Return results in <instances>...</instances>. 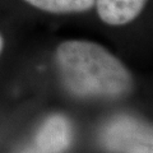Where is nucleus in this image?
Here are the masks:
<instances>
[{"instance_id":"39448f33","label":"nucleus","mask_w":153,"mask_h":153,"mask_svg":"<svg viewBox=\"0 0 153 153\" xmlns=\"http://www.w3.org/2000/svg\"><path fill=\"white\" fill-rule=\"evenodd\" d=\"M32 7L49 13H80L89 10L94 5V0H25Z\"/></svg>"},{"instance_id":"0eeeda50","label":"nucleus","mask_w":153,"mask_h":153,"mask_svg":"<svg viewBox=\"0 0 153 153\" xmlns=\"http://www.w3.org/2000/svg\"><path fill=\"white\" fill-rule=\"evenodd\" d=\"M23 153H38V152H36V151H25Z\"/></svg>"},{"instance_id":"423d86ee","label":"nucleus","mask_w":153,"mask_h":153,"mask_svg":"<svg viewBox=\"0 0 153 153\" xmlns=\"http://www.w3.org/2000/svg\"><path fill=\"white\" fill-rule=\"evenodd\" d=\"M3 47H4V38L1 35H0V52L3 51Z\"/></svg>"},{"instance_id":"f257e3e1","label":"nucleus","mask_w":153,"mask_h":153,"mask_svg":"<svg viewBox=\"0 0 153 153\" xmlns=\"http://www.w3.org/2000/svg\"><path fill=\"white\" fill-rule=\"evenodd\" d=\"M55 61L64 88L75 97L115 100L133 88L126 66L96 42L65 41L57 46Z\"/></svg>"},{"instance_id":"20e7f679","label":"nucleus","mask_w":153,"mask_h":153,"mask_svg":"<svg viewBox=\"0 0 153 153\" xmlns=\"http://www.w3.org/2000/svg\"><path fill=\"white\" fill-rule=\"evenodd\" d=\"M147 0H94L101 21L110 26H124L134 21Z\"/></svg>"},{"instance_id":"7ed1b4c3","label":"nucleus","mask_w":153,"mask_h":153,"mask_svg":"<svg viewBox=\"0 0 153 153\" xmlns=\"http://www.w3.org/2000/svg\"><path fill=\"white\" fill-rule=\"evenodd\" d=\"M73 139V129L69 120L61 115L47 117L36 134V148L38 153H63Z\"/></svg>"},{"instance_id":"f03ea898","label":"nucleus","mask_w":153,"mask_h":153,"mask_svg":"<svg viewBox=\"0 0 153 153\" xmlns=\"http://www.w3.org/2000/svg\"><path fill=\"white\" fill-rule=\"evenodd\" d=\"M152 128L140 119L119 115L100 131V143L110 153H153Z\"/></svg>"}]
</instances>
